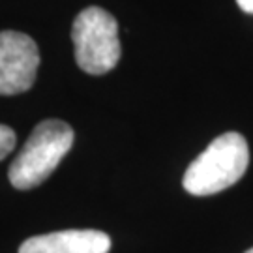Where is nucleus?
Returning <instances> with one entry per match:
<instances>
[{
  "mask_svg": "<svg viewBox=\"0 0 253 253\" xmlns=\"http://www.w3.org/2000/svg\"><path fill=\"white\" fill-rule=\"evenodd\" d=\"M250 165L248 141L236 131L216 137L203 152L190 163L184 172V190L207 197L235 186L244 176Z\"/></svg>",
  "mask_w": 253,
  "mask_h": 253,
  "instance_id": "f257e3e1",
  "label": "nucleus"
},
{
  "mask_svg": "<svg viewBox=\"0 0 253 253\" xmlns=\"http://www.w3.org/2000/svg\"><path fill=\"white\" fill-rule=\"evenodd\" d=\"M73 129L62 120L49 118L40 122L23 150L8 169V178L15 190H32L45 182L70 152Z\"/></svg>",
  "mask_w": 253,
  "mask_h": 253,
  "instance_id": "f03ea898",
  "label": "nucleus"
},
{
  "mask_svg": "<svg viewBox=\"0 0 253 253\" xmlns=\"http://www.w3.org/2000/svg\"><path fill=\"white\" fill-rule=\"evenodd\" d=\"M77 66L90 75H105L120 60L118 23L109 11L90 6L75 17L72 28Z\"/></svg>",
  "mask_w": 253,
  "mask_h": 253,
  "instance_id": "7ed1b4c3",
  "label": "nucleus"
},
{
  "mask_svg": "<svg viewBox=\"0 0 253 253\" xmlns=\"http://www.w3.org/2000/svg\"><path fill=\"white\" fill-rule=\"evenodd\" d=\"M40 68V51L30 36L15 30L0 32V96L27 92Z\"/></svg>",
  "mask_w": 253,
  "mask_h": 253,
  "instance_id": "20e7f679",
  "label": "nucleus"
},
{
  "mask_svg": "<svg viewBox=\"0 0 253 253\" xmlns=\"http://www.w3.org/2000/svg\"><path fill=\"white\" fill-rule=\"evenodd\" d=\"M111 238L96 229H68L27 238L19 253H109Z\"/></svg>",
  "mask_w": 253,
  "mask_h": 253,
  "instance_id": "39448f33",
  "label": "nucleus"
},
{
  "mask_svg": "<svg viewBox=\"0 0 253 253\" xmlns=\"http://www.w3.org/2000/svg\"><path fill=\"white\" fill-rule=\"evenodd\" d=\"M15 131L11 127L0 124V160H4L15 148Z\"/></svg>",
  "mask_w": 253,
  "mask_h": 253,
  "instance_id": "423d86ee",
  "label": "nucleus"
},
{
  "mask_svg": "<svg viewBox=\"0 0 253 253\" xmlns=\"http://www.w3.org/2000/svg\"><path fill=\"white\" fill-rule=\"evenodd\" d=\"M236 4H238V8L242 9V11L253 15V0H236Z\"/></svg>",
  "mask_w": 253,
  "mask_h": 253,
  "instance_id": "0eeeda50",
  "label": "nucleus"
},
{
  "mask_svg": "<svg viewBox=\"0 0 253 253\" xmlns=\"http://www.w3.org/2000/svg\"><path fill=\"white\" fill-rule=\"evenodd\" d=\"M246 253H253V248H252V250H248V252H246Z\"/></svg>",
  "mask_w": 253,
  "mask_h": 253,
  "instance_id": "6e6552de",
  "label": "nucleus"
}]
</instances>
